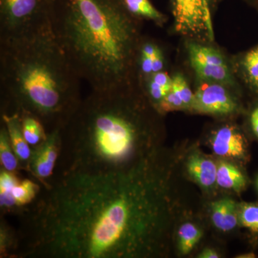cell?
<instances>
[{
	"mask_svg": "<svg viewBox=\"0 0 258 258\" xmlns=\"http://www.w3.org/2000/svg\"><path fill=\"white\" fill-rule=\"evenodd\" d=\"M198 257L200 258H218L219 254L213 249H205L199 254Z\"/></svg>",
	"mask_w": 258,
	"mask_h": 258,
	"instance_id": "484cf974",
	"label": "cell"
},
{
	"mask_svg": "<svg viewBox=\"0 0 258 258\" xmlns=\"http://www.w3.org/2000/svg\"><path fill=\"white\" fill-rule=\"evenodd\" d=\"M149 101L138 80L111 89L91 90L60 130L62 146L52 179L130 169L149 133Z\"/></svg>",
	"mask_w": 258,
	"mask_h": 258,
	"instance_id": "6da1fadb",
	"label": "cell"
},
{
	"mask_svg": "<svg viewBox=\"0 0 258 258\" xmlns=\"http://www.w3.org/2000/svg\"><path fill=\"white\" fill-rule=\"evenodd\" d=\"M62 146L60 130L47 134V137L38 145L32 147L28 173L42 187L46 188L53 178Z\"/></svg>",
	"mask_w": 258,
	"mask_h": 258,
	"instance_id": "52a82bcc",
	"label": "cell"
},
{
	"mask_svg": "<svg viewBox=\"0 0 258 258\" xmlns=\"http://www.w3.org/2000/svg\"><path fill=\"white\" fill-rule=\"evenodd\" d=\"M243 255L244 256H238V257L251 258L255 257V256H254V254L252 253L245 254H243Z\"/></svg>",
	"mask_w": 258,
	"mask_h": 258,
	"instance_id": "4316f807",
	"label": "cell"
},
{
	"mask_svg": "<svg viewBox=\"0 0 258 258\" xmlns=\"http://www.w3.org/2000/svg\"><path fill=\"white\" fill-rule=\"evenodd\" d=\"M0 227V257H12L16 245V232L5 220Z\"/></svg>",
	"mask_w": 258,
	"mask_h": 258,
	"instance_id": "44dd1931",
	"label": "cell"
},
{
	"mask_svg": "<svg viewBox=\"0 0 258 258\" xmlns=\"http://www.w3.org/2000/svg\"><path fill=\"white\" fill-rule=\"evenodd\" d=\"M188 172L198 184L210 187L217 182V166L210 159L193 154L187 161Z\"/></svg>",
	"mask_w": 258,
	"mask_h": 258,
	"instance_id": "8fae6325",
	"label": "cell"
},
{
	"mask_svg": "<svg viewBox=\"0 0 258 258\" xmlns=\"http://www.w3.org/2000/svg\"><path fill=\"white\" fill-rule=\"evenodd\" d=\"M153 74L163 71L164 67V57L161 49H158L157 52L152 58Z\"/></svg>",
	"mask_w": 258,
	"mask_h": 258,
	"instance_id": "d4e9b609",
	"label": "cell"
},
{
	"mask_svg": "<svg viewBox=\"0 0 258 258\" xmlns=\"http://www.w3.org/2000/svg\"><path fill=\"white\" fill-rule=\"evenodd\" d=\"M212 149L220 157L240 158L245 153L242 134L233 126L226 125L219 129L212 139Z\"/></svg>",
	"mask_w": 258,
	"mask_h": 258,
	"instance_id": "9c48e42d",
	"label": "cell"
},
{
	"mask_svg": "<svg viewBox=\"0 0 258 258\" xmlns=\"http://www.w3.org/2000/svg\"><path fill=\"white\" fill-rule=\"evenodd\" d=\"M53 0H0V42L48 28Z\"/></svg>",
	"mask_w": 258,
	"mask_h": 258,
	"instance_id": "277c9868",
	"label": "cell"
},
{
	"mask_svg": "<svg viewBox=\"0 0 258 258\" xmlns=\"http://www.w3.org/2000/svg\"><path fill=\"white\" fill-rule=\"evenodd\" d=\"M199 79L204 82L232 85L233 83L232 74L227 64H191Z\"/></svg>",
	"mask_w": 258,
	"mask_h": 258,
	"instance_id": "4fadbf2b",
	"label": "cell"
},
{
	"mask_svg": "<svg viewBox=\"0 0 258 258\" xmlns=\"http://www.w3.org/2000/svg\"><path fill=\"white\" fill-rule=\"evenodd\" d=\"M50 24L71 67L91 90L137 81L140 30L121 0H53Z\"/></svg>",
	"mask_w": 258,
	"mask_h": 258,
	"instance_id": "7a4b0ae2",
	"label": "cell"
},
{
	"mask_svg": "<svg viewBox=\"0 0 258 258\" xmlns=\"http://www.w3.org/2000/svg\"><path fill=\"white\" fill-rule=\"evenodd\" d=\"M217 183L222 188L240 191L246 185V180L235 166L221 161L217 166Z\"/></svg>",
	"mask_w": 258,
	"mask_h": 258,
	"instance_id": "9a60e30c",
	"label": "cell"
},
{
	"mask_svg": "<svg viewBox=\"0 0 258 258\" xmlns=\"http://www.w3.org/2000/svg\"><path fill=\"white\" fill-rule=\"evenodd\" d=\"M0 163L1 169L10 172L20 174L21 171L18 158L10 142L8 129L3 122H1L0 128Z\"/></svg>",
	"mask_w": 258,
	"mask_h": 258,
	"instance_id": "ac0fdd59",
	"label": "cell"
},
{
	"mask_svg": "<svg viewBox=\"0 0 258 258\" xmlns=\"http://www.w3.org/2000/svg\"><path fill=\"white\" fill-rule=\"evenodd\" d=\"M1 121L5 123L8 129L10 142L18 158L20 170L28 172L32 147L24 137L20 115L2 114Z\"/></svg>",
	"mask_w": 258,
	"mask_h": 258,
	"instance_id": "30bf717a",
	"label": "cell"
},
{
	"mask_svg": "<svg viewBox=\"0 0 258 258\" xmlns=\"http://www.w3.org/2000/svg\"><path fill=\"white\" fill-rule=\"evenodd\" d=\"M81 81L51 25L0 42L1 115L25 112L38 118L47 133L61 130L82 101Z\"/></svg>",
	"mask_w": 258,
	"mask_h": 258,
	"instance_id": "3957f363",
	"label": "cell"
},
{
	"mask_svg": "<svg viewBox=\"0 0 258 258\" xmlns=\"http://www.w3.org/2000/svg\"><path fill=\"white\" fill-rule=\"evenodd\" d=\"M242 66L246 81L258 92V45L246 52Z\"/></svg>",
	"mask_w": 258,
	"mask_h": 258,
	"instance_id": "d6986e66",
	"label": "cell"
},
{
	"mask_svg": "<svg viewBox=\"0 0 258 258\" xmlns=\"http://www.w3.org/2000/svg\"><path fill=\"white\" fill-rule=\"evenodd\" d=\"M175 29L184 36L201 40H214L209 0H174Z\"/></svg>",
	"mask_w": 258,
	"mask_h": 258,
	"instance_id": "5b68a950",
	"label": "cell"
},
{
	"mask_svg": "<svg viewBox=\"0 0 258 258\" xmlns=\"http://www.w3.org/2000/svg\"><path fill=\"white\" fill-rule=\"evenodd\" d=\"M241 223L246 228L254 232H258V206L244 205L240 214Z\"/></svg>",
	"mask_w": 258,
	"mask_h": 258,
	"instance_id": "603a6c76",
	"label": "cell"
},
{
	"mask_svg": "<svg viewBox=\"0 0 258 258\" xmlns=\"http://www.w3.org/2000/svg\"><path fill=\"white\" fill-rule=\"evenodd\" d=\"M202 231L193 224L185 223L179 230V249L181 253L189 254L201 239Z\"/></svg>",
	"mask_w": 258,
	"mask_h": 258,
	"instance_id": "ffe728a7",
	"label": "cell"
},
{
	"mask_svg": "<svg viewBox=\"0 0 258 258\" xmlns=\"http://www.w3.org/2000/svg\"><path fill=\"white\" fill-rule=\"evenodd\" d=\"M212 220L214 225L220 230H232L237 225V206L230 198L222 199L212 203Z\"/></svg>",
	"mask_w": 258,
	"mask_h": 258,
	"instance_id": "7c38bea8",
	"label": "cell"
},
{
	"mask_svg": "<svg viewBox=\"0 0 258 258\" xmlns=\"http://www.w3.org/2000/svg\"><path fill=\"white\" fill-rule=\"evenodd\" d=\"M20 174L0 170L2 213L20 215L38 198L42 186L33 179H21Z\"/></svg>",
	"mask_w": 258,
	"mask_h": 258,
	"instance_id": "8992f818",
	"label": "cell"
},
{
	"mask_svg": "<svg viewBox=\"0 0 258 258\" xmlns=\"http://www.w3.org/2000/svg\"><path fill=\"white\" fill-rule=\"evenodd\" d=\"M181 109H186V107L184 102L172 87L157 108V111L164 113Z\"/></svg>",
	"mask_w": 258,
	"mask_h": 258,
	"instance_id": "cb8c5ba5",
	"label": "cell"
},
{
	"mask_svg": "<svg viewBox=\"0 0 258 258\" xmlns=\"http://www.w3.org/2000/svg\"><path fill=\"white\" fill-rule=\"evenodd\" d=\"M127 12L136 19H147L161 25L165 17L154 8L149 0H121Z\"/></svg>",
	"mask_w": 258,
	"mask_h": 258,
	"instance_id": "5bb4252c",
	"label": "cell"
},
{
	"mask_svg": "<svg viewBox=\"0 0 258 258\" xmlns=\"http://www.w3.org/2000/svg\"><path fill=\"white\" fill-rule=\"evenodd\" d=\"M19 115L24 137L30 147H35L46 139V130L38 118L25 112Z\"/></svg>",
	"mask_w": 258,
	"mask_h": 258,
	"instance_id": "e0dca14e",
	"label": "cell"
},
{
	"mask_svg": "<svg viewBox=\"0 0 258 258\" xmlns=\"http://www.w3.org/2000/svg\"><path fill=\"white\" fill-rule=\"evenodd\" d=\"M252 116L255 117L256 118L258 119V107L254 110L253 112H252Z\"/></svg>",
	"mask_w": 258,
	"mask_h": 258,
	"instance_id": "83f0119b",
	"label": "cell"
},
{
	"mask_svg": "<svg viewBox=\"0 0 258 258\" xmlns=\"http://www.w3.org/2000/svg\"><path fill=\"white\" fill-rule=\"evenodd\" d=\"M237 108L225 85L205 82L194 93L190 109L198 113L226 115L233 113Z\"/></svg>",
	"mask_w": 258,
	"mask_h": 258,
	"instance_id": "ba28073f",
	"label": "cell"
},
{
	"mask_svg": "<svg viewBox=\"0 0 258 258\" xmlns=\"http://www.w3.org/2000/svg\"><path fill=\"white\" fill-rule=\"evenodd\" d=\"M187 50L191 64H227L221 52L212 47L191 42L188 43Z\"/></svg>",
	"mask_w": 258,
	"mask_h": 258,
	"instance_id": "2e32d148",
	"label": "cell"
},
{
	"mask_svg": "<svg viewBox=\"0 0 258 258\" xmlns=\"http://www.w3.org/2000/svg\"><path fill=\"white\" fill-rule=\"evenodd\" d=\"M171 87L184 102L186 109L190 108L193 101L194 93L190 89L189 85L182 75L176 74L174 77H172V86Z\"/></svg>",
	"mask_w": 258,
	"mask_h": 258,
	"instance_id": "7402d4cb",
	"label": "cell"
}]
</instances>
